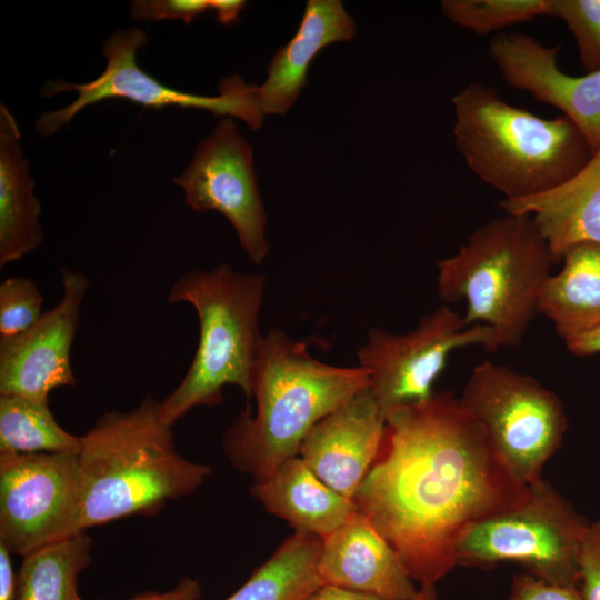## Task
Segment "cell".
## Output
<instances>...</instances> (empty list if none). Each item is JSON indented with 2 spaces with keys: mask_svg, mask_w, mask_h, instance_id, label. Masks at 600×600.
Masks as SVG:
<instances>
[{
  "mask_svg": "<svg viewBox=\"0 0 600 600\" xmlns=\"http://www.w3.org/2000/svg\"><path fill=\"white\" fill-rule=\"evenodd\" d=\"M76 453H0V543L26 554L79 531Z\"/></svg>",
  "mask_w": 600,
  "mask_h": 600,
  "instance_id": "cell-11",
  "label": "cell"
},
{
  "mask_svg": "<svg viewBox=\"0 0 600 600\" xmlns=\"http://www.w3.org/2000/svg\"><path fill=\"white\" fill-rule=\"evenodd\" d=\"M43 297L24 277H9L0 283V339L14 337L34 326L42 313Z\"/></svg>",
  "mask_w": 600,
  "mask_h": 600,
  "instance_id": "cell-27",
  "label": "cell"
},
{
  "mask_svg": "<svg viewBox=\"0 0 600 600\" xmlns=\"http://www.w3.org/2000/svg\"><path fill=\"white\" fill-rule=\"evenodd\" d=\"M201 586L197 579L184 577L178 584L166 592H144L128 600H198ZM80 600H83L82 598Z\"/></svg>",
  "mask_w": 600,
  "mask_h": 600,
  "instance_id": "cell-31",
  "label": "cell"
},
{
  "mask_svg": "<svg viewBox=\"0 0 600 600\" xmlns=\"http://www.w3.org/2000/svg\"><path fill=\"white\" fill-rule=\"evenodd\" d=\"M442 14L477 36L551 16V0H443Z\"/></svg>",
  "mask_w": 600,
  "mask_h": 600,
  "instance_id": "cell-25",
  "label": "cell"
},
{
  "mask_svg": "<svg viewBox=\"0 0 600 600\" xmlns=\"http://www.w3.org/2000/svg\"><path fill=\"white\" fill-rule=\"evenodd\" d=\"M384 429L386 420L368 387L316 423L298 456L327 486L353 500L379 456Z\"/></svg>",
  "mask_w": 600,
  "mask_h": 600,
  "instance_id": "cell-15",
  "label": "cell"
},
{
  "mask_svg": "<svg viewBox=\"0 0 600 600\" xmlns=\"http://www.w3.org/2000/svg\"><path fill=\"white\" fill-rule=\"evenodd\" d=\"M247 2L243 0H209V9L216 13L217 20L224 26L237 22Z\"/></svg>",
  "mask_w": 600,
  "mask_h": 600,
  "instance_id": "cell-34",
  "label": "cell"
},
{
  "mask_svg": "<svg viewBox=\"0 0 600 600\" xmlns=\"http://www.w3.org/2000/svg\"><path fill=\"white\" fill-rule=\"evenodd\" d=\"M370 386L362 367H338L313 358L303 342L280 330L262 337L247 409L226 430L222 446L230 462L254 482L298 456L311 428Z\"/></svg>",
  "mask_w": 600,
  "mask_h": 600,
  "instance_id": "cell-3",
  "label": "cell"
},
{
  "mask_svg": "<svg viewBox=\"0 0 600 600\" xmlns=\"http://www.w3.org/2000/svg\"><path fill=\"white\" fill-rule=\"evenodd\" d=\"M574 356L587 357L600 353V328L564 342Z\"/></svg>",
  "mask_w": 600,
  "mask_h": 600,
  "instance_id": "cell-35",
  "label": "cell"
},
{
  "mask_svg": "<svg viewBox=\"0 0 600 600\" xmlns=\"http://www.w3.org/2000/svg\"><path fill=\"white\" fill-rule=\"evenodd\" d=\"M303 600H380L379 598L336 586L322 584Z\"/></svg>",
  "mask_w": 600,
  "mask_h": 600,
  "instance_id": "cell-33",
  "label": "cell"
},
{
  "mask_svg": "<svg viewBox=\"0 0 600 600\" xmlns=\"http://www.w3.org/2000/svg\"><path fill=\"white\" fill-rule=\"evenodd\" d=\"M553 264L532 217L504 212L437 263V292L444 302L466 303L468 326L491 330L488 352L514 348L539 314L541 291Z\"/></svg>",
  "mask_w": 600,
  "mask_h": 600,
  "instance_id": "cell-5",
  "label": "cell"
},
{
  "mask_svg": "<svg viewBox=\"0 0 600 600\" xmlns=\"http://www.w3.org/2000/svg\"><path fill=\"white\" fill-rule=\"evenodd\" d=\"M411 600H438L436 584L420 586Z\"/></svg>",
  "mask_w": 600,
  "mask_h": 600,
  "instance_id": "cell-36",
  "label": "cell"
},
{
  "mask_svg": "<svg viewBox=\"0 0 600 600\" xmlns=\"http://www.w3.org/2000/svg\"><path fill=\"white\" fill-rule=\"evenodd\" d=\"M253 151L230 117L202 140L190 163L173 179L194 211H218L232 224L240 246L256 264L268 253L267 216L261 202Z\"/></svg>",
  "mask_w": 600,
  "mask_h": 600,
  "instance_id": "cell-12",
  "label": "cell"
},
{
  "mask_svg": "<svg viewBox=\"0 0 600 600\" xmlns=\"http://www.w3.org/2000/svg\"><path fill=\"white\" fill-rule=\"evenodd\" d=\"M82 437L66 431L49 401L0 394V453H76Z\"/></svg>",
  "mask_w": 600,
  "mask_h": 600,
  "instance_id": "cell-24",
  "label": "cell"
},
{
  "mask_svg": "<svg viewBox=\"0 0 600 600\" xmlns=\"http://www.w3.org/2000/svg\"><path fill=\"white\" fill-rule=\"evenodd\" d=\"M551 17L572 33L584 73L600 70V0H551Z\"/></svg>",
  "mask_w": 600,
  "mask_h": 600,
  "instance_id": "cell-26",
  "label": "cell"
},
{
  "mask_svg": "<svg viewBox=\"0 0 600 600\" xmlns=\"http://www.w3.org/2000/svg\"><path fill=\"white\" fill-rule=\"evenodd\" d=\"M251 496L296 532L326 538L340 528L357 504L320 480L299 457L281 463L268 478L254 482Z\"/></svg>",
  "mask_w": 600,
  "mask_h": 600,
  "instance_id": "cell-19",
  "label": "cell"
},
{
  "mask_svg": "<svg viewBox=\"0 0 600 600\" xmlns=\"http://www.w3.org/2000/svg\"><path fill=\"white\" fill-rule=\"evenodd\" d=\"M356 34L354 19L339 0H309L300 26L279 48L267 68V79L256 87L260 112L284 114L307 86L311 61L327 46L349 41Z\"/></svg>",
  "mask_w": 600,
  "mask_h": 600,
  "instance_id": "cell-17",
  "label": "cell"
},
{
  "mask_svg": "<svg viewBox=\"0 0 600 600\" xmlns=\"http://www.w3.org/2000/svg\"><path fill=\"white\" fill-rule=\"evenodd\" d=\"M491 342L488 327L468 326L463 316L442 306L404 333L371 329L358 359L369 374V389L386 420L390 410L427 400L434 393L433 384L451 352L473 344L488 351Z\"/></svg>",
  "mask_w": 600,
  "mask_h": 600,
  "instance_id": "cell-10",
  "label": "cell"
},
{
  "mask_svg": "<svg viewBox=\"0 0 600 600\" xmlns=\"http://www.w3.org/2000/svg\"><path fill=\"white\" fill-rule=\"evenodd\" d=\"M503 600H582V597L578 588L552 584L526 572L512 578Z\"/></svg>",
  "mask_w": 600,
  "mask_h": 600,
  "instance_id": "cell-30",
  "label": "cell"
},
{
  "mask_svg": "<svg viewBox=\"0 0 600 600\" xmlns=\"http://www.w3.org/2000/svg\"><path fill=\"white\" fill-rule=\"evenodd\" d=\"M456 147L483 183L521 200L580 171L594 153L564 116L542 118L511 106L488 84L470 82L452 97Z\"/></svg>",
  "mask_w": 600,
  "mask_h": 600,
  "instance_id": "cell-4",
  "label": "cell"
},
{
  "mask_svg": "<svg viewBox=\"0 0 600 600\" xmlns=\"http://www.w3.org/2000/svg\"><path fill=\"white\" fill-rule=\"evenodd\" d=\"M209 9V0H133L130 14L137 21L179 19L187 24Z\"/></svg>",
  "mask_w": 600,
  "mask_h": 600,
  "instance_id": "cell-28",
  "label": "cell"
},
{
  "mask_svg": "<svg viewBox=\"0 0 600 600\" xmlns=\"http://www.w3.org/2000/svg\"><path fill=\"white\" fill-rule=\"evenodd\" d=\"M589 523L550 483L529 484L524 502L477 520L458 534L457 566L491 569L513 562L546 582L578 588V564Z\"/></svg>",
  "mask_w": 600,
  "mask_h": 600,
  "instance_id": "cell-7",
  "label": "cell"
},
{
  "mask_svg": "<svg viewBox=\"0 0 600 600\" xmlns=\"http://www.w3.org/2000/svg\"><path fill=\"white\" fill-rule=\"evenodd\" d=\"M459 400L519 482L542 479L568 428L557 394L529 374L486 360L473 368Z\"/></svg>",
  "mask_w": 600,
  "mask_h": 600,
  "instance_id": "cell-8",
  "label": "cell"
},
{
  "mask_svg": "<svg viewBox=\"0 0 600 600\" xmlns=\"http://www.w3.org/2000/svg\"><path fill=\"white\" fill-rule=\"evenodd\" d=\"M560 262V271L544 282L539 314L566 342L600 328V243H577Z\"/></svg>",
  "mask_w": 600,
  "mask_h": 600,
  "instance_id": "cell-21",
  "label": "cell"
},
{
  "mask_svg": "<svg viewBox=\"0 0 600 600\" xmlns=\"http://www.w3.org/2000/svg\"><path fill=\"white\" fill-rule=\"evenodd\" d=\"M11 552L0 543V600H14L18 573L14 572Z\"/></svg>",
  "mask_w": 600,
  "mask_h": 600,
  "instance_id": "cell-32",
  "label": "cell"
},
{
  "mask_svg": "<svg viewBox=\"0 0 600 600\" xmlns=\"http://www.w3.org/2000/svg\"><path fill=\"white\" fill-rule=\"evenodd\" d=\"M92 546L82 531L22 557L14 600H80L78 578L91 562Z\"/></svg>",
  "mask_w": 600,
  "mask_h": 600,
  "instance_id": "cell-23",
  "label": "cell"
},
{
  "mask_svg": "<svg viewBox=\"0 0 600 600\" xmlns=\"http://www.w3.org/2000/svg\"><path fill=\"white\" fill-rule=\"evenodd\" d=\"M161 401L146 396L127 412L110 411L82 436L78 453L79 531L132 517L157 516L192 494L211 468L177 450Z\"/></svg>",
  "mask_w": 600,
  "mask_h": 600,
  "instance_id": "cell-2",
  "label": "cell"
},
{
  "mask_svg": "<svg viewBox=\"0 0 600 600\" xmlns=\"http://www.w3.org/2000/svg\"><path fill=\"white\" fill-rule=\"evenodd\" d=\"M318 573L323 584L380 600H411L418 590L399 554L359 511L322 539Z\"/></svg>",
  "mask_w": 600,
  "mask_h": 600,
  "instance_id": "cell-16",
  "label": "cell"
},
{
  "mask_svg": "<svg viewBox=\"0 0 600 600\" xmlns=\"http://www.w3.org/2000/svg\"><path fill=\"white\" fill-rule=\"evenodd\" d=\"M528 496L459 398L444 391L387 413L379 456L353 501L423 586L457 567L463 528Z\"/></svg>",
  "mask_w": 600,
  "mask_h": 600,
  "instance_id": "cell-1",
  "label": "cell"
},
{
  "mask_svg": "<svg viewBox=\"0 0 600 600\" xmlns=\"http://www.w3.org/2000/svg\"><path fill=\"white\" fill-rule=\"evenodd\" d=\"M560 50V46H546L519 32H501L489 44L490 58L503 80L560 110L594 152L600 147V70L568 74L558 64Z\"/></svg>",
  "mask_w": 600,
  "mask_h": 600,
  "instance_id": "cell-14",
  "label": "cell"
},
{
  "mask_svg": "<svg viewBox=\"0 0 600 600\" xmlns=\"http://www.w3.org/2000/svg\"><path fill=\"white\" fill-rule=\"evenodd\" d=\"M321 549L322 538L294 532L226 600H303L323 584Z\"/></svg>",
  "mask_w": 600,
  "mask_h": 600,
  "instance_id": "cell-22",
  "label": "cell"
},
{
  "mask_svg": "<svg viewBox=\"0 0 600 600\" xmlns=\"http://www.w3.org/2000/svg\"><path fill=\"white\" fill-rule=\"evenodd\" d=\"M147 43L148 36L140 28L118 30L102 43L107 64L96 79L77 84L62 80L47 81L41 89L43 97L66 91H76L78 96L62 109L41 113L34 124L36 131L42 137H51L87 106L110 98H123L156 109L168 106L204 109L216 116L239 118L251 130L260 128L264 117L257 103L256 84L246 83L239 74H232L221 80L218 96L179 91L138 66L137 51Z\"/></svg>",
  "mask_w": 600,
  "mask_h": 600,
  "instance_id": "cell-9",
  "label": "cell"
},
{
  "mask_svg": "<svg viewBox=\"0 0 600 600\" xmlns=\"http://www.w3.org/2000/svg\"><path fill=\"white\" fill-rule=\"evenodd\" d=\"M20 131L7 106L0 104V267L34 251L44 240L41 203L34 194Z\"/></svg>",
  "mask_w": 600,
  "mask_h": 600,
  "instance_id": "cell-20",
  "label": "cell"
},
{
  "mask_svg": "<svg viewBox=\"0 0 600 600\" xmlns=\"http://www.w3.org/2000/svg\"><path fill=\"white\" fill-rule=\"evenodd\" d=\"M266 279L237 272L227 263L212 270H191L171 286L167 301L191 304L198 316L199 341L178 387L160 404L170 426L197 406H217L228 384L252 397L254 368L261 346L258 319Z\"/></svg>",
  "mask_w": 600,
  "mask_h": 600,
  "instance_id": "cell-6",
  "label": "cell"
},
{
  "mask_svg": "<svg viewBox=\"0 0 600 600\" xmlns=\"http://www.w3.org/2000/svg\"><path fill=\"white\" fill-rule=\"evenodd\" d=\"M60 274L61 300L27 331L0 339V394L49 401L54 389L76 384L70 352L89 280L69 268Z\"/></svg>",
  "mask_w": 600,
  "mask_h": 600,
  "instance_id": "cell-13",
  "label": "cell"
},
{
  "mask_svg": "<svg viewBox=\"0 0 600 600\" xmlns=\"http://www.w3.org/2000/svg\"><path fill=\"white\" fill-rule=\"evenodd\" d=\"M500 208L508 213L530 214L556 263L577 243H600V147L562 184L531 198L501 200Z\"/></svg>",
  "mask_w": 600,
  "mask_h": 600,
  "instance_id": "cell-18",
  "label": "cell"
},
{
  "mask_svg": "<svg viewBox=\"0 0 600 600\" xmlns=\"http://www.w3.org/2000/svg\"><path fill=\"white\" fill-rule=\"evenodd\" d=\"M578 590L582 600H600V520L589 523L578 564Z\"/></svg>",
  "mask_w": 600,
  "mask_h": 600,
  "instance_id": "cell-29",
  "label": "cell"
}]
</instances>
